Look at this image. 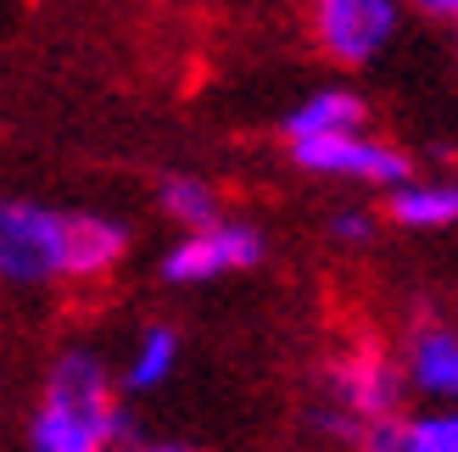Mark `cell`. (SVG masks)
Instances as JSON below:
<instances>
[{
  "instance_id": "obj_2",
  "label": "cell",
  "mask_w": 458,
  "mask_h": 452,
  "mask_svg": "<svg viewBox=\"0 0 458 452\" xmlns=\"http://www.w3.org/2000/svg\"><path fill=\"white\" fill-rule=\"evenodd\" d=\"M73 263V213L0 201V285H51Z\"/></svg>"
},
{
  "instance_id": "obj_13",
  "label": "cell",
  "mask_w": 458,
  "mask_h": 452,
  "mask_svg": "<svg viewBox=\"0 0 458 452\" xmlns=\"http://www.w3.org/2000/svg\"><path fill=\"white\" fill-rule=\"evenodd\" d=\"M358 452H403V419H369L358 424Z\"/></svg>"
},
{
  "instance_id": "obj_10",
  "label": "cell",
  "mask_w": 458,
  "mask_h": 452,
  "mask_svg": "<svg viewBox=\"0 0 458 452\" xmlns=\"http://www.w3.org/2000/svg\"><path fill=\"white\" fill-rule=\"evenodd\" d=\"M174 364H179V335H174L168 324H151L140 341H134V352H129L123 386H129V391H157V386L174 374Z\"/></svg>"
},
{
  "instance_id": "obj_6",
  "label": "cell",
  "mask_w": 458,
  "mask_h": 452,
  "mask_svg": "<svg viewBox=\"0 0 458 452\" xmlns=\"http://www.w3.org/2000/svg\"><path fill=\"white\" fill-rule=\"evenodd\" d=\"M313 34L335 62L363 67L392 45L397 0H313Z\"/></svg>"
},
{
  "instance_id": "obj_11",
  "label": "cell",
  "mask_w": 458,
  "mask_h": 452,
  "mask_svg": "<svg viewBox=\"0 0 458 452\" xmlns=\"http://www.w3.org/2000/svg\"><path fill=\"white\" fill-rule=\"evenodd\" d=\"M163 213L174 223H185V230H201V223L218 218V196H213V185L179 173V179H168V185H163Z\"/></svg>"
},
{
  "instance_id": "obj_3",
  "label": "cell",
  "mask_w": 458,
  "mask_h": 452,
  "mask_svg": "<svg viewBox=\"0 0 458 452\" xmlns=\"http://www.w3.org/2000/svg\"><path fill=\"white\" fill-rule=\"evenodd\" d=\"M263 263V235L251 223H229V218H213L191 230L185 240L163 257V280L168 285H208V280H224V274H241V268H258Z\"/></svg>"
},
{
  "instance_id": "obj_12",
  "label": "cell",
  "mask_w": 458,
  "mask_h": 452,
  "mask_svg": "<svg viewBox=\"0 0 458 452\" xmlns=\"http://www.w3.org/2000/svg\"><path fill=\"white\" fill-rule=\"evenodd\" d=\"M403 452H458V419L453 414H425L403 424Z\"/></svg>"
},
{
  "instance_id": "obj_15",
  "label": "cell",
  "mask_w": 458,
  "mask_h": 452,
  "mask_svg": "<svg viewBox=\"0 0 458 452\" xmlns=\"http://www.w3.org/2000/svg\"><path fill=\"white\" fill-rule=\"evenodd\" d=\"M414 6H425L430 17H453V12H458V0H414Z\"/></svg>"
},
{
  "instance_id": "obj_4",
  "label": "cell",
  "mask_w": 458,
  "mask_h": 452,
  "mask_svg": "<svg viewBox=\"0 0 458 452\" xmlns=\"http://www.w3.org/2000/svg\"><path fill=\"white\" fill-rule=\"evenodd\" d=\"M291 156L302 163L308 173H330V179H363V185H403L414 173V156L375 140L363 129L347 134H318V140H291Z\"/></svg>"
},
{
  "instance_id": "obj_9",
  "label": "cell",
  "mask_w": 458,
  "mask_h": 452,
  "mask_svg": "<svg viewBox=\"0 0 458 452\" xmlns=\"http://www.w3.org/2000/svg\"><path fill=\"white\" fill-rule=\"evenodd\" d=\"M403 230H447L458 218V190L453 185H437V179H414L408 173L403 185H392V201H386Z\"/></svg>"
},
{
  "instance_id": "obj_5",
  "label": "cell",
  "mask_w": 458,
  "mask_h": 452,
  "mask_svg": "<svg viewBox=\"0 0 458 452\" xmlns=\"http://www.w3.org/2000/svg\"><path fill=\"white\" fill-rule=\"evenodd\" d=\"M403 402V369L386 357L380 347H352L335 357L330 369V408L347 424H369V419H392Z\"/></svg>"
},
{
  "instance_id": "obj_7",
  "label": "cell",
  "mask_w": 458,
  "mask_h": 452,
  "mask_svg": "<svg viewBox=\"0 0 458 452\" xmlns=\"http://www.w3.org/2000/svg\"><path fill=\"white\" fill-rule=\"evenodd\" d=\"M403 380L420 386L425 397L447 402L458 391V335L447 324H420L408 335V352H403Z\"/></svg>"
},
{
  "instance_id": "obj_8",
  "label": "cell",
  "mask_w": 458,
  "mask_h": 452,
  "mask_svg": "<svg viewBox=\"0 0 458 452\" xmlns=\"http://www.w3.org/2000/svg\"><path fill=\"white\" fill-rule=\"evenodd\" d=\"M363 123H369V106L352 89H318L285 118V140H318V134H347Z\"/></svg>"
},
{
  "instance_id": "obj_16",
  "label": "cell",
  "mask_w": 458,
  "mask_h": 452,
  "mask_svg": "<svg viewBox=\"0 0 458 452\" xmlns=\"http://www.w3.org/2000/svg\"><path fill=\"white\" fill-rule=\"evenodd\" d=\"M129 452H196V447H168V441H157V447H129Z\"/></svg>"
},
{
  "instance_id": "obj_14",
  "label": "cell",
  "mask_w": 458,
  "mask_h": 452,
  "mask_svg": "<svg viewBox=\"0 0 458 452\" xmlns=\"http://www.w3.org/2000/svg\"><path fill=\"white\" fill-rule=\"evenodd\" d=\"M335 235L341 240H363V235H369V213H341L335 218Z\"/></svg>"
},
{
  "instance_id": "obj_1",
  "label": "cell",
  "mask_w": 458,
  "mask_h": 452,
  "mask_svg": "<svg viewBox=\"0 0 458 452\" xmlns=\"http://www.w3.org/2000/svg\"><path fill=\"white\" fill-rule=\"evenodd\" d=\"M123 436L118 391L96 352H62L29 419V452H112Z\"/></svg>"
}]
</instances>
